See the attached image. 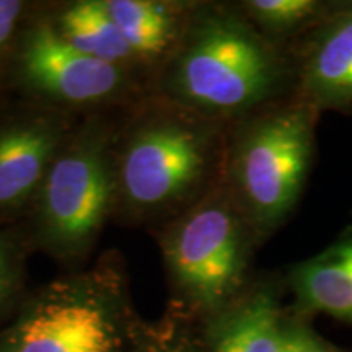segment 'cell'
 <instances>
[{"mask_svg":"<svg viewBox=\"0 0 352 352\" xmlns=\"http://www.w3.org/2000/svg\"><path fill=\"white\" fill-rule=\"evenodd\" d=\"M347 321H351V323H352V302H351V310H349V318H347Z\"/></svg>","mask_w":352,"mask_h":352,"instance_id":"cell-18","label":"cell"},{"mask_svg":"<svg viewBox=\"0 0 352 352\" xmlns=\"http://www.w3.org/2000/svg\"><path fill=\"white\" fill-rule=\"evenodd\" d=\"M21 12L20 2H12V0H0V47L7 43L12 36L13 28H15L16 19Z\"/></svg>","mask_w":352,"mask_h":352,"instance_id":"cell-16","label":"cell"},{"mask_svg":"<svg viewBox=\"0 0 352 352\" xmlns=\"http://www.w3.org/2000/svg\"><path fill=\"white\" fill-rule=\"evenodd\" d=\"M164 250L176 283L204 305H219L240 283L243 233L222 202H204L179 219L166 233Z\"/></svg>","mask_w":352,"mask_h":352,"instance_id":"cell-5","label":"cell"},{"mask_svg":"<svg viewBox=\"0 0 352 352\" xmlns=\"http://www.w3.org/2000/svg\"><path fill=\"white\" fill-rule=\"evenodd\" d=\"M114 189L107 139L98 131H85L59 151L39 188L46 245L60 256L85 252L103 226Z\"/></svg>","mask_w":352,"mask_h":352,"instance_id":"cell-2","label":"cell"},{"mask_svg":"<svg viewBox=\"0 0 352 352\" xmlns=\"http://www.w3.org/2000/svg\"><path fill=\"white\" fill-rule=\"evenodd\" d=\"M56 28L65 41L95 59L118 64L134 54L107 2L85 0L74 3L63 13Z\"/></svg>","mask_w":352,"mask_h":352,"instance_id":"cell-11","label":"cell"},{"mask_svg":"<svg viewBox=\"0 0 352 352\" xmlns=\"http://www.w3.org/2000/svg\"><path fill=\"white\" fill-rule=\"evenodd\" d=\"M206 166L201 132L178 118H158L127 140L116 173V189L134 209H164L182 201Z\"/></svg>","mask_w":352,"mask_h":352,"instance_id":"cell-3","label":"cell"},{"mask_svg":"<svg viewBox=\"0 0 352 352\" xmlns=\"http://www.w3.org/2000/svg\"><path fill=\"white\" fill-rule=\"evenodd\" d=\"M284 333L274 302L258 296L222 324L212 352H284Z\"/></svg>","mask_w":352,"mask_h":352,"instance_id":"cell-12","label":"cell"},{"mask_svg":"<svg viewBox=\"0 0 352 352\" xmlns=\"http://www.w3.org/2000/svg\"><path fill=\"white\" fill-rule=\"evenodd\" d=\"M63 132L51 121H36L0 132V206L12 208L39 191L60 151Z\"/></svg>","mask_w":352,"mask_h":352,"instance_id":"cell-8","label":"cell"},{"mask_svg":"<svg viewBox=\"0 0 352 352\" xmlns=\"http://www.w3.org/2000/svg\"><path fill=\"white\" fill-rule=\"evenodd\" d=\"M305 80L321 104H352V12L333 21L321 34L308 59Z\"/></svg>","mask_w":352,"mask_h":352,"instance_id":"cell-9","label":"cell"},{"mask_svg":"<svg viewBox=\"0 0 352 352\" xmlns=\"http://www.w3.org/2000/svg\"><path fill=\"white\" fill-rule=\"evenodd\" d=\"M7 352H120V334L98 298L60 296L25 316Z\"/></svg>","mask_w":352,"mask_h":352,"instance_id":"cell-7","label":"cell"},{"mask_svg":"<svg viewBox=\"0 0 352 352\" xmlns=\"http://www.w3.org/2000/svg\"><path fill=\"white\" fill-rule=\"evenodd\" d=\"M311 152L307 118L279 113L250 131L236 155V183L254 219L271 226L296 204Z\"/></svg>","mask_w":352,"mask_h":352,"instance_id":"cell-4","label":"cell"},{"mask_svg":"<svg viewBox=\"0 0 352 352\" xmlns=\"http://www.w3.org/2000/svg\"><path fill=\"white\" fill-rule=\"evenodd\" d=\"M298 296L316 310L349 318L352 302V240L333 252L297 267L294 276Z\"/></svg>","mask_w":352,"mask_h":352,"instance_id":"cell-10","label":"cell"},{"mask_svg":"<svg viewBox=\"0 0 352 352\" xmlns=\"http://www.w3.org/2000/svg\"><path fill=\"white\" fill-rule=\"evenodd\" d=\"M248 10L258 21L272 30L292 28L316 10L311 0H253Z\"/></svg>","mask_w":352,"mask_h":352,"instance_id":"cell-14","label":"cell"},{"mask_svg":"<svg viewBox=\"0 0 352 352\" xmlns=\"http://www.w3.org/2000/svg\"><path fill=\"white\" fill-rule=\"evenodd\" d=\"M284 352H336L305 328H287L284 333Z\"/></svg>","mask_w":352,"mask_h":352,"instance_id":"cell-15","label":"cell"},{"mask_svg":"<svg viewBox=\"0 0 352 352\" xmlns=\"http://www.w3.org/2000/svg\"><path fill=\"white\" fill-rule=\"evenodd\" d=\"M13 283V266L10 252L6 245L0 241V303L6 300V297L10 292Z\"/></svg>","mask_w":352,"mask_h":352,"instance_id":"cell-17","label":"cell"},{"mask_svg":"<svg viewBox=\"0 0 352 352\" xmlns=\"http://www.w3.org/2000/svg\"><path fill=\"white\" fill-rule=\"evenodd\" d=\"M21 69L34 90L65 103H95L121 87L120 65L78 51L50 23L28 33Z\"/></svg>","mask_w":352,"mask_h":352,"instance_id":"cell-6","label":"cell"},{"mask_svg":"<svg viewBox=\"0 0 352 352\" xmlns=\"http://www.w3.org/2000/svg\"><path fill=\"white\" fill-rule=\"evenodd\" d=\"M107 7L134 54L158 56L173 41L176 21L165 3L108 0Z\"/></svg>","mask_w":352,"mask_h":352,"instance_id":"cell-13","label":"cell"},{"mask_svg":"<svg viewBox=\"0 0 352 352\" xmlns=\"http://www.w3.org/2000/svg\"><path fill=\"white\" fill-rule=\"evenodd\" d=\"M274 80V59L261 39L239 20L210 16L179 50L171 90L191 107L236 111L261 101Z\"/></svg>","mask_w":352,"mask_h":352,"instance_id":"cell-1","label":"cell"}]
</instances>
